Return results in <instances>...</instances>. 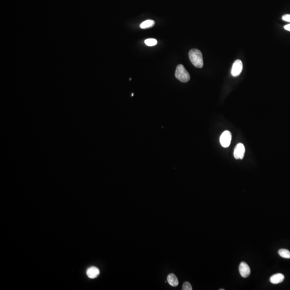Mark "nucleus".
Here are the masks:
<instances>
[{
	"label": "nucleus",
	"instance_id": "nucleus-1",
	"mask_svg": "<svg viewBox=\"0 0 290 290\" xmlns=\"http://www.w3.org/2000/svg\"><path fill=\"white\" fill-rule=\"evenodd\" d=\"M189 57L191 63L196 67L201 68L203 67V55L202 52L197 49H192L189 53Z\"/></svg>",
	"mask_w": 290,
	"mask_h": 290
},
{
	"label": "nucleus",
	"instance_id": "nucleus-2",
	"mask_svg": "<svg viewBox=\"0 0 290 290\" xmlns=\"http://www.w3.org/2000/svg\"><path fill=\"white\" fill-rule=\"evenodd\" d=\"M175 76L177 79L183 83L189 81L190 79V76L189 73L182 65H179L177 66L175 72Z\"/></svg>",
	"mask_w": 290,
	"mask_h": 290
},
{
	"label": "nucleus",
	"instance_id": "nucleus-3",
	"mask_svg": "<svg viewBox=\"0 0 290 290\" xmlns=\"http://www.w3.org/2000/svg\"><path fill=\"white\" fill-rule=\"evenodd\" d=\"M232 140V134L229 131H225L221 135L220 138V142L221 145L224 148H227L229 146Z\"/></svg>",
	"mask_w": 290,
	"mask_h": 290
},
{
	"label": "nucleus",
	"instance_id": "nucleus-4",
	"mask_svg": "<svg viewBox=\"0 0 290 290\" xmlns=\"http://www.w3.org/2000/svg\"><path fill=\"white\" fill-rule=\"evenodd\" d=\"M243 64L240 60H237L233 65L231 74L232 75L236 77L238 76L242 71Z\"/></svg>",
	"mask_w": 290,
	"mask_h": 290
},
{
	"label": "nucleus",
	"instance_id": "nucleus-5",
	"mask_svg": "<svg viewBox=\"0 0 290 290\" xmlns=\"http://www.w3.org/2000/svg\"><path fill=\"white\" fill-rule=\"evenodd\" d=\"M245 153V147L243 144L239 143L235 148L234 156L235 159H243Z\"/></svg>",
	"mask_w": 290,
	"mask_h": 290
},
{
	"label": "nucleus",
	"instance_id": "nucleus-6",
	"mask_svg": "<svg viewBox=\"0 0 290 290\" xmlns=\"http://www.w3.org/2000/svg\"><path fill=\"white\" fill-rule=\"evenodd\" d=\"M239 272L243 278H247L251 274V269L247 263L242 262L239 265Z\"/></svg>",
	"mask_w": 290,
	"mask_h": 290
},
{
	"label": "nucleus",
	"instance_id": "nucleus-7",
	"mask_svg": "<svg viewBox=\"0 0 290 290\" xmlns=\"http://www.w3.org/2000/svg\"><path fill=\"white\" fill-rule=\"evenodd\" d=\"M284 274H276L272 275L270 278V282L273 284H279L280 283L283 282L284 279Z\"/></svg>",
	"mask_w": 290,
	"mask_h": 290
},
{
	"label": "nucleus",
	"instance_id": "nucleus-8",
	"mask_svg": "<svg viewBox=\"0 0 290 290\" xmlns=\"http://www.w3.org/2000/svg\"><path fill=\"white\" fill-rule=\"evenodd\" d=\"M99 274V269L95 266L90 267V268L88 269L87 271L88 277L92 279L96 278Z\"/></svg>",
	"mask_w": 290,
	"mask_h": 290
},
{
	"label": "nucleus",
	"instance_id": "nucleus-9",
	"mask_svg": "<svg viewBox=\"0 0 290 290\" xmlns=\"http://www.w3.org/2000/svg\"><path fill=\"white\" fill-rule=\"evenodd\" d=\"M167 282L172 286H176L179 285V280L177 277L173 274H169L167 277Z\"/></svg>",
	"mask_w": 290,
	"mask_h": 290
},
{
	"label": "nucleus",
	"instance_id": "nucleus-10",
	"mask_svg": "<svg viewBox=\"0 0 290 290\" xmlns=\"http://www.w3.org/2000/svg\"><path fill=\"white\" fill-rule=\"evenodd\" d=\"M155 25V22L151 20H145V22H143L140 25V27L143 29H146L148 28H152Z\"/></svg>",
	"mask_w": 290,
	"mask_h": 290
},
{
	"label": "nucleus",
	"instance_id": "nucleus-11",
	"mask_svg": "<svg viewBox=\"0 0 290 290\" xmlns=\"http://www.w3.org/2000/svg\"><path fill=\"white\" fill-rule=\"evenodd\" d=\"M278 254L283 258H290V251L286 249H280L278 251Z\"/></svg>",
	"mask_w": 290,
	"mask_h": 290
},
{
	"label": "nucleus",
	"instance_id": "nucleus-12",
	"mask_svg": "<svg viewBox=\"0 0 290 290\" xmlns=\"http://www.w3.org/2000/svg\"><path fill=\"white\" fill-rule=\"evenodd\" d=\"M145 43L147 46H155L157 44V41L155 39L150 38L145 40Z\"/></svg>",
	"mask_w": 290,
	"mask_h": 290
},
{
	"label": "nucleus",
	"instance_id": "nucleus-13",
	"mask_svg": "<svg viewBox=\"0 0 290 290\" xmlns=\"http://www.w3.org/2000/svg\"><path fill=\"white\" fill-rule=\"evenodd\" d=\"M182 290H193V288H192L191 284H190V283L187 282H185L183 284Z\"/></svg>",
	"mask_w": 290,
	"mask_h": 290
},
{
	"label": "nucleus",
	"instance_id": "nucleus-14",
	"mask_svg": "<svg viewBox=\"0 0 290 290\" xmlns=\"http://www.w3.org/2000/svg\"><path fill=\"white\" fill-rule=\"evenodd\" d=\"M282 20L286 22H290V14H286L282 16Z\"/></svg>",
	"mask_w": 290,
	"mask_h": 290
},
{
	"label": "nucleus",
	"instance_id": "nucleus-15",
	"mask_svg": "<svg viewBox=\"0 0 290 290\" xmlns=\"http://www.w3.org/2000/svg\"><path fill=\"white\" fill-rule=\"evenodd\" d=\"M284 29L285 30H287V31H290V24H288V25H285L284 27Z\"/></svg>",
	"mask_w": 290,
	"mask_h": 290
},
{
	"label": "nucleus",
	"instance_id": "nucleus-16",
	"mask_svg": "<svg viewBox=\"0 0 290 290\" xmlns=\"http://www.w3.org/2000/svg\"><path fill=\"white\" fill-rule=\"evenodd\" d=\"M219 290H224V288H221V289H219Z\"/></svg>",
	"mask_w": 290,
	"mask_h": 290
}]
</instances>
